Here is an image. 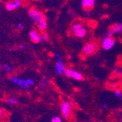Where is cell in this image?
<instances>
[{
  "label": "cell",
  "instance_id": "8992f818",
  "mask_svg": "<svg viewBox=\"0 0 122 122\" xmlns=\"http://www.w3.org/2000/svg\"><path fill=\"white\" fill-rule=\"evenodd\" d=\"M122 31V23L120 22V23L117 24H114L112 26L111 29L107 31L106 32L105 35L107 37H111L114 34H116V33H119Z\"/></svg>",
  "mask_w": 122,
  "mask_h": 122
},
{
  "label": "cell",
  "instance_id": "ba28073f",
  "mask_svg": "<svg viewBox=\"0 0 122 122\" xmlns=\"http://www.w3.org/2000/svg\"><path fill=\"white\" fill-rule=\"evenodd\" d=\"M20 4V1H19V0H16V1L15 2H9L6 5V7L7 9V10L10 11L12 10L13 9H16L19 7Z\"/></svg>",
  "mask_w": 122,
  "mask_h": 122
},
{
  "label": "cell",
  "instance_id": "9a60e30c",
  "mask_svg": "<svg viewBox=\"0 0 122 122\" xmlns=\"http://www.w3.org/2000/svg\"><path fill=\"white\" fill-rule=\"evenodd\" d=\"M29 35H30V37H31V38H33V37H35V36H37V32H36V31H31V32H30Z\"/></svg>",
  "mask_w": 122,
  "mask_h": 122
},
{
  "label": "cell",
  "instance_id": "3957f363",
  "mask_svg": "<svg viewBox=\"0 0 122 122\" xmlns=\"http://www.w3.org/2000/svg\"><path fill=\"white\" fill-rule=\"evenodd\" d=\"M97 50V45L94 42H88L86 44L83 48V53L85 56H90L93 54Z\"/></svg>",
  "mask_w": 122,
  "mask_h": 122
},
{
  "label": "cell",
  "instance_id": "5b68a950",
  "mask_svg": "<svg viewBox=\"0 0 122 122\" xmlns=\"http://www.w3.org/2000/svg\"><path fill=\"white\" fill-rule=\"evenodd\" d=\"M116 41L112 37H106L102 42V47L103 48V49L108 51L110 49H111L114 46H115Z\"/></svg>",
  "mask_w": 122,
  "mask_h": 122
},
{
  "label": "cell",
  "instance_id": "2e32d148",
  "mask_svg": "<svg viewBox=\"0 0 122 122\" xmlns=\"http://www.w3.org/2000/svg\"><path fill=\"white\" fill-rule=\"evenodd\" d=\"M24 83H25V81L22 80V79H19V81H18V82L17 85H18V86H23V85L24 84Z\"/></svg>",
  "mask_w": 122,
  "mask_h": 122
},
{
  "label": "cell",
  "instance_id": "603a6c76",
  "mask_svg": "<svg viewBox=\"0 0 122 122\" xmlns=\"http://www.w3.org/2000/svg\"><path fill=\"white\" fill-rule=\"evenodd\" d=\"M23 87L24 88H28L29 87V85L28 84V83H26V82L24 83V84L23 85Z\"/></svg>",
  "mask_w": 122,
  "mask_h": 122
},
{
  "label": "cell",
  "instance_id": "277c9868",
  "mask_svg": "<svg viewBox=\"0 0 122 122\" xmlns=\"http://www.w3.org/2000/svg\"><path fill=\"white\" fill-rule=\"evenodd\" d=\"M65 75L67 76V77H72V78L75 79V80H77V81H81L83 79V75L81 73L77 72V71H75L70 68H68V69H65L64 70V72Z\"/></svg>",
  "mask_w": 122,
  "mask_h": 122
},
{
  "label": "cell",
  "instance_id": "7402d4cb",
  "mask_svg": "<svg viewBox=\"0 0 122 122\" xmlns=\"http://www.w3.org/2000/svg\"><path fill=\"white\" fill-rule=\"evenodd\" d=\"M86 15L87 16H90L92 15V12H91V11H89V10H86Z\"/></svg>",
  "mask_w": 122,
  "mask_h": 122
},
{
  "label": "cell",
  "instance_id": "4dcf8cb0",
  "mask_svg": "<svg viewBox=\"0 0 122 122\" xmlns=\"http://www.w3.org/2000/svg\"><path fill=\"white\" fill-rule=\"evenodd\" d=\"M88 122H91V120H90V119H88Z\"/></svg>",
  "mask_w": 122,
  "mask_h": 122
},
{
  "label": "cell",
  "instance_id": "f546056e",
  "mask_svg": "<svg viewBox=\"0 0 122 122\" xmlns=\"http://www.w3.org/2000/svg\"><path fill=\"white\" fill-rule=\"evenodd\" d=\"M115 86H116V85H111V86H112V88H115ZM111 86H110V87H111Z\"/></svg>",
  "mask_w": 122,
  "mask_h": 122
},
{
  "label": "cell",
  "instance_id": "d4e9b609",
  "mask_svg": "<svg viewBox=\"0 0 122 122\" xmlns=\"http://www.w3.org/2000/svg\"><path fill=\"white\" fill-rule=\"evenodd\" d=\"M18 27L19 29H22V28H23V25L20 24H18Z\"/></svg>",
  "mask_w": 122,
  "mask_h": 122
},
{
  "label": "cell",
  "instance_id": "7c38bea8",
  "mask_svg": "<svg viewBox=\"0 0 122 122\" xmlns=\"http://www.w3.org/2000/svg\"><path fill=\"white\" fill-rule=\"evenodd\" d=\"M48 37L46 34H43L40 37V40L41 42H46L48 40Z\"/></svg>",
  "mask_w": 122,
  "mask_h": 122
},
{
  "label": "cell",
  "instance_id": "ffe728a7",
  "mask_svg": "<svg viewBox=\"0 0 122 122\" xmlns=\"http://www.w3.org/2000/svg\"><path fill=\"white\" fill-rule=\"evenodd\" d=\"M25 82H26V83H28L29 86H30V85H32V84H34V81H33L32 80H29V79L25 81Z\"/></svg>",
  "mask_w": 122,
  "mask_h": 122
},
{
  "label": "cell",
  "instance_id": "ac0fdd59",
  "mask_svg": "<svg viewBox=\"0 0 122 122\" xmlns=\"http://www.w3.org/2000/svg\"><path fill=\"white\" fill-rule=\"evenodd\" d=\"M12 81H13V83H18V81H19V78H18V77H13V78H12Z\"/></svg>",
  "mask_w": 122,
  "mask_h": 122
},
{
  "label": "cell",
  "instance_id": "e0dca14e",
  "mask_svg": "<svg viewBox=\"0 0 122 122\" xmlns=\"http://www.w3.org/2000/svg\"><path fill=\"white\" fill-rule=\"evenodd\" d=\"M32 40H33V41H34L35 42H37L40 41V37H39L38 35H37V36H35V37H33Z\"/></svg>",
  "mask_w": 122,
  "mask_h": 122
},
{
  "label": "cell",
  "instance_id": "1f68e13d",
  "mask_svg": "<svg viewBox=\"0 0 122 122\" xmlns=\"http://www.w3.org/2000/svg\"><path fill=\"white\" fill-rule=\"evenodd\" d=\"M120 122H122V119H121V121H120Z\"/></svg>",
  "mask_w": 122,
  "mask_h": 122
},
{
  "label": "cell",
  "instance_id": "cb8c5ba5",
  "mask_svg": "<svg viewBox=\"0 0 122 122\" xmlns=\"http://www.w3.org/2000/svg\"><path fill=\"white\" fill-rule=\"evenodd\" d=\"M56 57H58V58H59V59H60V60L61 61V58L60 54H59V53H56Z\"/></svg>",
  "mask_w": 122,
  "mask_h": 122
},
{
  "label": "cell",
  "instance_id": "44dd1931",
  "mask_svg": "<svg viewBox=\"0 0 122 122\" xmlns=\"http://www.w3.org/2000/svg\"><path fill=\"white\" fill-rule=\"evenodd\" d=\"M113 72H114L115 74H119V73H120V70H119V69H118V68H115L114 70H113Z\"/></svg>",
  "mask_w": 122,
  "mask_h": 122
},
{
  "label": "cell",
  "instance_id": "6da1fadb",
  "mask_svg": "<svg viewBox=\"0 0 122 122\" xmlns=\"http://www.w3.org/2000/svg\"><path fill=\"white\" fill-rule=\"evenodd\" d=\"M29 17L33 20V21L38 25L40 29H45L47 26L46 24V20L45 17L43 16L42 13H40L38 11L35 10H31L29 12Z\"/></svg>",
  "mask_w": 122,
  "mask_h": 122
},
{
  "label": "cell",
  "instance_id": "52a82bcc",
  "mask_svg": "<svg viewBox=\"0 0 122 122\" xmlns=\"http://www.w3.org/2000/svg\"><path fill=\"white\" fill-rule=\"evenodd\" d=\"M61 113L64 117L66 118L70 116V113L71 112V105L68 102L64 101L61 103Z\"/></svg>",
  "mask_w": 122,
  "mask_h": 122
},
{
  "label": "cell",
  "instance_id": "4316f807",
  "mask_svg": "<svg viewBox=\"0 0 122 122\" xmlns=\"http://www.w3.org/2000/svg\"><path fill=\"white\" fill-rule=\"evenodd\" d=\"M102 107L103 108H107V105L106 104H103L102 105Z\"/></svg>",
  "mask_w": 122,
  "mask_h": 122
},
{
  "label": "cell",
  "instance_id": "5bb4252c",
  "mask_svg": "<svg viewBox=\"0 0 122 122\" xmlns=\"http://www.w3.org/2000/svg\"><path fill=\"white\" fill-rule=\"evenodd\" d=\"M52 122H62V121H61V119L59 117H58V116H55V117L53 118Z\"/></svg>",
  "mask_w": 122,
  "mask_h": 122
},
{
  "label": "cell",
  "instance_id": "9c48e42d",
  "mask_svg": "<svg viewBox=\"0 0 122 122\" xmlns=\"http://www.w3.org/2000/svg\"><path fill=\"white\" fill-rule=\"evenodd\" d=\"M95 1L94 0H82L81 1V5L83 7L86 8H90L94 6L95 5Z\"/></svg>",
  "mask_w": 122,
  "mask_h": 122
},
{
  "label": "cell",
  "instance_id": "4fadbf2b",
  "mask_svg": "<svg viewBox=\"0 0 122 122\" xmlns=\"http://www.w3.org/2000/svg\"><path fill=\"white\" fill-rule=\"evenodd\" d=\"M115 96L118 98H120L121 100H122V96H121V92L118 90H116L115 92Z\"/></svg>",
  "mask_w": 122,
  "mask_h": 122
},
{
  "label": "cell",
  "instance_id": "d6986e66",
  "mask_svg": "<svg viewBox=\"0 0 122 122\" xmlns=\"http://www.w3.org/2000/svg\"><path fill=\"white\" fill-rule=\"evenodd\" d=\"M4 68L7 70V71H12L13 68L11 67V66H4Z\"/></svg>",
  "mask_w": 122,
  "mask_h": 122
},
{
  "label": "cell",
  "instance_id": "83f0119b",
  "mask_svg": "<svg viewBox=\"0 0 122 122\" xmlns=\"http://www.w3.org/2000/svg\"><path fill=\"white\" fill-rule=\"evenodd\" d=\"M20 48H21V49H25L26 47H25L24 46H20Z\"/></svg>",
  "mask_w": 122,
  "mask_h": 122
},
{
  "label": "cell",
  "instance_id": "8fae6325",
  "mask_svg": "<svg viewBox=\"0 0 122 122\" xmlns=\"http://www.w3.org/2000/svg\"><path fill=\"white\" fill-rule=\"evenodd\" d=\"M7 102L12 103V104H17L18 102V99L15 98H9L7 99Z\"/></svg>",
  "mask_w": 122,
  "mask_h": 122
},
{
  "label": "cell",
  "instance_id": "f1b7e54d",
  "mask_svg": "<svg viewBox=\"0 0 122 122\" xmlns=\"http://www.w3.org/2000/svg\"><path fill=\"white\" fill-rule=\"evenodd\" d=\"M2 112H3V111H2V109H0V116H1V115L2 114Z\"/></svg>",
  "mask_w": 122,
  "mask_h": 122
},
{
  "label": "cell",
  "instance_id": "484cf974",
  "mask_svg": "<svg viewBox=\"0 0 122 122\" xmlns=\"http://www.w3.org/2000/svg\"><path fill=\"white\" fill-rule=\"evenodd\" d=\"M71 102L72 103V105H75V104L76 103V102H75V101L74 100V99H72V100H71Z\"/></svg>",
  "mask_w": 122,
  "mask_h": 122
},
{
  "label": "cell",
  "instance_id": "30bf717a",
  "mask_svg": "<svg viewBox=\"0 0 122 122\" xmlns=\"http://www.w3.org/2000/svg\"><path fill=\"white\" fill-rule=\"evenodd\" d=\"M56 72L59 74H62L64 72L65 68H64V66L62 63V61L59 60L56 62Z\"/></svg>",
  "mask_w": 122,
  "mask_h": 122
},
{
  "label": "cell",
  "instance_id": "7a4b0ae2",
  "mask_svg": "<svg viewBox=\"0 0 122 122\" xmlns=\"http://www.w3.org/2000/svg\"><path fill=\"white\" fill-rule=\"evenodd\" d=\"M73 34L77 37H83L86 35V29L81 24H75L72 27Z\"/></svg>",
  "mask_w": 122,
  "mask_h": 122
}]
</instances>
